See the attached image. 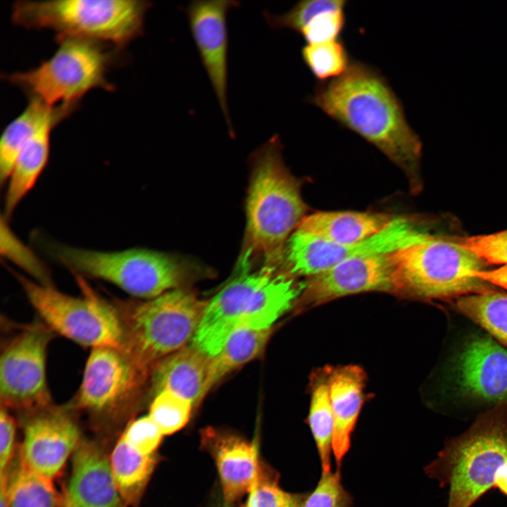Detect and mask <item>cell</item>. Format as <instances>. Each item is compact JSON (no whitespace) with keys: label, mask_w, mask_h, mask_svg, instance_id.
<instances>
[{"label":"cell","mask_w":507,"mask_h":507,"mask_svg":"<svg viewBox=\"0 0 507 507\" xmlns=\"http://www.w3.org/2000/svg\"><path fill=\"white\" fill-rule=\"evenodd\" d=\"M307 101L378 149L404 173L412 192L421 190V141L377 68L352 60L342 75L318 82Z\"/></svg>","instance_id":"obj_1"},{"label":"cell","mask_w":507,"mask_h":507,"mask_svg":"<svg viewBox=\"0 0 507 507\" xmlns=\"http://www.w3.org/2000/svg\"><path fill=\"white\" fill-rule=\"evenodd\" d=\"M251 177L246 199V229L239 264L254 258L264 266L282 265L287 243L306 216L301 184L285 165L277 134L251 156Z\"/></svg>","instance_id":"obj_2"},{"label":"cell","mask_w":507,"mask_h":507,"mask_svg":"<svg viewBox=\"0 0 507 507\" xmlns=\"http://www.w3.org/2000/svg\"><path fill=\"white\" fill-rule=\"evenodd\" d=\"M507 463V401L482 413L458 436L446 440L425 474L449 487L447 507H471L494 488L498 470Z\"/></svg>","instance_id":"obj_3"},{"label":"cell","mask_w":507,"mask_h":507,"mask_svg":"<svg viewBox=\"0 0 507 507\" xmlns=\"http://www.w3.org/2000/svg\"><path fill=\"white\" fill-rule=\"evenodd\" d=\"M395 294L422 301H455L462 296L496 291L475 273L485 263L448 240L426 233L419 240L391 253Z\"/></svg>","instance_id":"obj_4"},{"label":"cell","mask_w":507,"mask_h":507,"mask_svg":"<svg viewBox=\"0 0 507 507\" xmlns=\"http://www.w3.org/2000/svg\"><path fill=\"white\" fill-rule=\"evenodd\" d=\"M146 0L18 1L12 21L27 29H50L56 37L108 42L120 49L144 33Z\"/></svg>","instance_id":"obj_5"},{"label":"cell","mask_w":507,"mask_h":507,"mask_svg":"<svg viewBox=\"0 0 507 507\" xmlns=\"http://www.w3.org/2000/svg\"><path fill=\"white\" fill-rule=\"evenodd\" d=\"M54 248L57 259L74 273L111 282L139 298L151 299L183 288L202 275V270L191 261L146 249L101 251L65 245Z\"/></svg>","instance_id":"obj_6"},{"label":"cell","mask_w":507,"mask_h":507,"mask_svg":"<svg viewBox=\"0 0 507 507\" xmlns=\"http://www.w3.org/2000/svg\"><path fill=\"white\" fill-rule=\"evenodd\" d=\"M206 304L180 288L146 301L117 305L125 329L123 349L152 372L161 361L192 340Z\"/></svg>","instance_id":"obj_7"},{"label":"cell","mask_w":507,"mask_h":507,"mask_svg":"<svg viewBox=\"0 0 507 507\" xmlns=\"http://www.w3.org/2000/svg\"><path fill=\"white\" fill-rule=\"evenodd\" d=\"M54 55L37 67L4 75V79L50 106H77L94 88L113 91L106 75L115 53L104 42L73 37H56Z\"/></svg>","instance_id":"obj_8"},{"label":"cell","mask_w":507,"mask_h":507,"mask_svg":"<svg viewBox=\"0 0 507 507\" xmlns=\"http://www.w3.org/2000/svg\"><path fill=\"white\" fill-rule=\"evenodd\" d=\"M27 298L54 332L84 346L123 348L125 329L117 306L96 295L77 276L82 297L62 293L14 272Z\"/></svg>","instance_id":"obj_9"},{"label":"cell","mask_w":507,"mask_h":507,"mask_svg":"<svg viewBox=\"0 0 507 507\" xmlns=\"http://www.w3.org/2000/svg\"><path fill=\"white\" fill-rule=\"evenodd\" d=\"M151 374L123 348H94L69 405L95 418H120L139 406Z\"/></svg>","instance_id":"obj_10"},{"label":"cell","mask_w":507,"mask_h":507,"mask_svg":"<svg viewBox=\"0 0 507 507\" xmlns=\"http://www.w3.org/2000/svg\"><path fill=\"white\" fill-rule=\"evenodd\" d=\"M54 332L43 321H35L6 339L0 358L1 406L25 415L53 404L46 361Z\"/></svg>","instance_id":"obj_11"},{"label":"cell","mask_w":507,"mask_h":507,"mask_svg":"<svg viewBox=\"0 0 507 507\" xmlns=\"http://www.w3.org/2000/svg\"><path fill=\"white\" fill-rule=\"evenodd\" d=\"M425 234L402 217H396L376 235L351 244L332 243L296 230L285 247L282 271L294 277H309L350 259L395 251Z\"/></svg>","instance_id":"obj_12"},{"label":"cell","mask_w":507,"mask_h":507,"mask_svg":"<svg viewBox=\"0 0 507 507\" xmlns=\"http://www.w3.org/2000/svg\"><path fill=\"white\" fill-rule=\"evenodd\" d=\"M75 411L51 405L23 416L21 462L50 480L57 476L80 442Z\"/></svg>","instance_id":"obj_13"},{"label":"cell","mask_w":507,"mask_h":507,"mask_svg":"<svg viewBox=\"0 0 507 507\" xmlns=\"http://www.w3.org/2000/svg\"><path fill=\"white\" fill-rule=\"evenodd\" d=\"M239 6L240 2L234 0H195L184 9L201 63L231 135L234 133L227 103V16L231 9Z\"/></svg>","instance_id":"obj_14"},{"label":"cell","mask_w":507,"mask_h":507,"mask_svg":"<svg viewBox=\"0 0 507 507\" xmlns=\"http://www.w3.org/2000/svg\"><path fill=\"white\" fill-rule=\"evenodd\" d=\"M391 253L350 259L308 277L302 284L296 304L302 310L358 293L384 292L395 294Z\"/></svg>","instance_id":"obj_15"},{"label":"cell","mask_w":507,"mask_h":507,"mask_svg":"<svg viewBox=\"0 0 507 507\" xmlns=\"http://www.w3.org/2000/svg\"><path fill=\"white\" fill-rule=\"evenodd\" d=\"M460 396L475 402L507 401V349L491 337L475 334L459 349L453 365Z\"/></svg>","instance_id":"obj_16"},{"label":"cell","mask_w":507,"mask_h":507,"mask_svg":"<svg viewBox=\"0 0 507 507\" xmlns=\"http://www.w3.org/2000/svg\"><path fill=\"white\" fill-rule=\"evenodd\" d=\"M273 268L263 266L254 272L239 268V275L207 302L192 345L215 356L238 327L250 297Z\"/></svg>","instance_id":"obj_17"},{"label":"cell","mask_w":507,"mask_h":507,"mask_svg":"<svg viewBox=\"0 0 507 507\" xmlns=\"http://www.w3.org/2000/svg\"><path fill=\"white\" fill-rule=\"evenodd\" d=\"M201 445L213 458L223 494L230 506L248 493L263 470L257 444L234 434L207 427L201 432Z\"/></svg>","instance_id":"obj_18"},{"label":"cell","mask_w":507,"mask_h":507,"mask_svg":"<svg viewBox=\"0 0 507 507\" xmlns=\"http://www.w3.org/2000/svg\"><path fill=\"white\" fill-rule=\"evenodd\" d=\"M65 501L73 507H120L110 458L100 445L81 439L73 453Z\"/></svg>","instance_id":"obj_19"},{"label":"cell","mask_w":507,"mask_h":507,"mask_svg":"<svg viewBox=\"0 0 507 507\" xmlns=\"http://www.w3.org/2000/svg\"><path fill=\"white\" fill-rule=\"evenodd\" d=\"M215 384L212 358L192 345L161 361L153 369L149 384L154 397L168 390L197 406Z\"/></svg>","instance_id":"obj_20"},{"label":"cell","mask_w":507,"mask_h":507,"mask_svg":"<svg viewBox=\"0 0 507 507\" xmlns=\"http://www.w3.org/2000/svg\"><path fill=\"white\" fill-rule=\"evenodd\" d=\"M76 106H49L29 137L14 164L6 183L4 213L7 219L35 184L49 154L52 129L67 118Z\"/></svg>","instance_id":"obj_21"},{"label":"cell","mask_w":507,"mask_h":507,"mask_svg":"<svg viewBox=\"0 0 507 507\" xmlns=\"http://www.w3.org/2000/svg\"><path fill=\"white\" fill-rule=\"evenodd\" d=\"M324 371L333 414L332 453L339 466L351 446L363 402L366 376L362 368L356 365L327 367Z\"/></svg>","instance_id":"obj_22"},{"label":"cell","mask_w":507,"mask_h":507,"mask_svg":"<svg viewBox=\"0 0 507 507\" xmlns=\"http://www.w3.org/2000/svg\"><path fill=\"white\" fill-rule=\"evenodd\" d=\"M396 218L378 213L320 211L306 215L296 230L332 243L351 244L381 232Z\"/></svg>","instance_id":"obj_23"},{"label":"cell","mask_w":507,"mask_h":507,"mask_svg":"<svg viewBox=\"0 0 507 507\" xmlns=\"http://www.w3.org/2000/svg\"><path fill=\"white\" fill-rule=\"evenodd\" d=\"M302 287L303 284H298L294 277L277 268L272 269L250 297L238 327L270 329L296 303Z\"/></svg>","instance_id":"obj_24"},{"label":"cell","mask_w":507,"mask_h":507,"mask_svg":"<svg viewBox=\"0 0 507 507\" xmlns=\"http://www.w3.org/2000/svg\"><path fill=\"white\" fill-rule=\"evenodd\" d=\"M113 474L123 502L136 506L157 463L154 455H143L120 437L110 456Z\"/></svg>","instance_id":"obj_25"},{"label":"cell","mask_w":507,"mask_h":507,"mask_svg":"<svg viewBox=\"0 0 507 507\" xmlns=\"http://www.w3.org/2000/svg\"><path fill=\"white\" fill-rule=\"evenodd\" d=\"M453 309L489 332L507 349V294L497 291L462 296Z\"/></svg>","instance_id":"obj_26"},{"label":"cell","mask_w":507,"mask_h":507,"mask_svg":"<svg viewBox=\"0 0 507 507\" xmlns=\"http://www.w3.org/2000/svg\"><path fill=\"white\" fill-rule=\"evenodd\" d=\"M50 106L30 98L25 108L3 131L0 139V182L6 184L17 158Z\"/></svg>","instance_id":"obj_27"},{"label":"cell","mask_w":507,"mask_h":507,"mask_svg":"<svg viewBox=\"0 0 507 507\" xmlns=\"http://www.w3.org/2000/svg\"><path fill=\"white\" fill-rule=\"evenodd\" d=\"M311 383L308 423L317 447L322 470H330L334 422L329 386L325 371L319 375H315Z\"/></svg>","instance_id":"obj_28"},{"label":"cell","mask_w":507,"mask_h":507,"mask_svg":"<svg viewBox=\"0 0 507 507\" xmlns=\"http://www.w3.org/2000/svg\"><path fill=\"white\" fill-rule=\"evenodd\" d=\"M270 334L271 329L237 327L221 351L212 358L215 383L227 373L258 356L264 349Z\"/></svg>","instance_id":"obj_29"},{"label":"cell","mask_w":507,"mask_h":507,"mask_svg":"<svg viewBox=\"0 0 507 507\" xmlns=\"http://www.w3.org/2000/svg\"><path fill=\"white\" fill-rule=\"evenodd\" d=\"M8 507H56L61 497L52 480L26 467L21 461L10 482H7Z\"/></svg>","instance_id":"obj_30"},{"label":"cell","mask_w":507,"mask_h":507,"mask_svg":"<svg viewBox=\"0 0 507 507\" xmlns=\"http://www.w3.org/2000/svg\"><path fill=\"white\" fill-rule=\"evenodd\" d=\"M303 63L318 82L342 75L352 60L344 43L339 39L318 44H306L301 50Z\"/></svg>","instance_id":"obj_31"},{"label":"cell","mask_w":507,"mask_h":507,"mask_svg":"<svg viewBox=\"0 0 507 507\" xmlns=\"http://www.w3.org/2000/svg\"><path fill=\"white\" fill-rule=\"evenodd\" d=\"M1 255L10 261L30 276L37 283L54 287L50 271L37 256L13 232L7 218L2 214L1 218Z\"/></svg>","instance_id":"obj_32"},{"label":"cell","mask_w":507,"mask_h":507,"mask_svg":"<svg viewBox=\"0 0 507 507\" xmlns=\"http://www.w3.org/2000/svg\"><path fill=\"white\" fill-rule=\"evenodd\" d=\"M193 405L175 393L164 390L156 394L149 407V415L163 435L173 434L188 423Z\"/></svg>","instance_id":"obj_33"},{"label":"cell","mask_w":507,"mask_h":507,"mask_svg":"<svg viewBox=\"0 0 507 507\" xmlns=\"http://www.w3.org/2000/svg\"><path fill=\"white\" fill-rule=\"evenodd\" d=\"M347 1L336 0L331 7L316 14L299 32L306 44H318L340 39L345 25Z\"/></svg>","instance_id":"obj_34"},{"label":"cell","mask_w":507,"mask_h":507,"mask_svg":"<svg viewBox=\"0 0 507 507\" xmlns=\"http://www.w3.org/2000/svg\"><path fill=\"white\" fill-rule=\"evenodd\" d=\"M276 476L262 472L241 507H303L307 494H293L280 487Z\"/></svg>","instance_id":"obj_35"},{"label":"cell","mask_w":507,"mask_h":507,"mask_svg":"<svg viewBox=\"0 0 507 507\" xmlns=\"http://www.w3.org/2000/svg\"><path fill=\"white\" fill-rule=\"evenodd\" d=\"M352 498L341 481L339 470H322L314 490L308 494L303 507H351Z\"/></svg>","instance_id":"obj_36"},{"label":"cell","mask_w":507,"mask_h":507,"mask_svg":"<svg viewBox=\"0 0 507 507\" xmlns=\"http://www.w3.org/2000/svg\"><path fill=\"white\" fill-rule=\"evenodd\" d=\"M453 240L486 264L507 266V230Z\"/></svg>","instance_id":"obj_37"},{"label":"cell","mask_w":507,"mask_h":507,"mask_svg":"<svg viewBox=\"0 0 507 507\" xmlns=\"http://www.w3.org/2000/svg\"><path fill=\"white\" fill-rule=\"evenodd\" d=\"M163 434L148 415L130 422L121 437L139 453L151 456L160 445Z\"/></svg>","instance_id":"obj_38"},{"label":"cell","mask_w":507,"mask_h":507,"mask_svg":"<svg viewBox=\"0 0 507 507\" xmlns=\"http://www.w3.org/2000/svg\"><path fill=\"white\" fill-rule=\"evenodd\" d=\"M15 425L9 410L1 406L0 412V477L6 475L14 445Z\"/></svg>","instance_id":"obj_39"},{"label":"cell","mask_w":507,"mask_h":507,"mask_svg":"<svg viewBox=\"0 0 507 507\" xmlns=\"http://www.w3.org/2000/svg\"><path fill=\"white\" fill-rule=\"evenodd\" d=\"M475 275L495 287H501L507 291V266L482 270L476 273Z\"/></svg>","instance_id":"obj_40"},{"label":"cell","mask_w":507,"mask_h":507,"mask_svg":"<svg viewBox=\"0 0 507 507\" xmlns=\"http://www.w3.org/2000/svg\"><path fill=\"white\" fill-rule=\"evenodd\" d=\"M494 488H497L507 496V463L498 470L495 477Z\"/></svg>","instance_id":"obj_41"},{"label":"cell","mask_w":507,"mask_h":507,"mask_svg":"<svg viewBox=\"0 0 507 507\" xmlns=\"http://www.w3.org/2000/svg\"><path fill=\"white\" fill-rule=\"evenodd\" d=\"M7 477H0V507H8L7 501Z\"/></svg>","instance_id":"obj_42"},{"label":"cell","mask_w":507,"mask_h":507,"mask_svg":"<svg viewBox=\"0 0 507 507\" xmlns=\"http://www.w3.org/2000/svg\"><path fill=\"white\" fill-rule=\"evenodd\" d=\"M62 507H73L69 502L63 498Z\"/></svg>","instance_id":"obj_43"},{"label":"cell","mask_w":507,"mask_h":507,"mask_svg":"<svg viewBox=\"0 0 507 507\" xmlns=\"http://www.w3.org/2000/svg\"><path fill=\"white\" fill-rule=\"evenodd\" d=\"M222 507H231V506L224 504Z\"/></svg>","instance_id":"obj_44"}]
</instances>
